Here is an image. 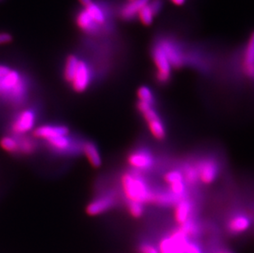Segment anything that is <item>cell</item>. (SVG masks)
Masks as SVG:
<instances>
[{
    "mask_svg": "<svg viewBox=\"0 0 254 253\" xmlns=\"http://www.w3.org/2000/svg\"><path fill=\"white\" fill-rule=\"evenodd\" d=\"M69 130L64 126H52V125H44L39 126L34 131V136L37 138L42 139L45 141H51L52 139L59 136H67Z\"/></svg>",
    "mask_w": 254,
    "mask_h": 253,
    "instance_id": "cell-10",
    "label": "cell"
},
{
    "mask_svg": "<svg viewBox=\"0 0 254 253\" xmlns=\"http://www.w3.org/2000/svg\"><path fill=\"white\" fill-rule=\"evenodd\" d=\"M0 146L2 150L9 153L18 152L17 138L13 136H5L0 140Z\"/></svg>",
    "mask_w": 254,
    "mask_h": 253,
    "instance_id": "cell-20",
    "label": "cell"
},
{
    "mask_svg": "<svg viewBox=\"0 0 254 253\" xmlns=\"http://www.w3.org/2000/svg\"><path fill=\"white\" fill-rule=\"evenodd\" d=\"M193 207L191 201H189L187 199H182L180 201H178L175 205V220L179 225H185V223L192 220V214Z\"/></svg>",
    "mask_w": 254,
    "mask_h": 253,
    "instance_id": "cell-12",
    "label": "cell"
},
{
    "mask_svg": "<svg viewBox=\"0 0 254 253\" xmlns=\"http://www.w3.org/2000/svg\"><path fill=\"white\" fill-rule=\"evenodd\" d=\"M149 6L151 7L152 12H154L155 16L158 15L162 9L163 7V1L162 0H150Z\"/></svg>",
    "mask_w": 254,
    "mask_h": 253,
    "instance_id": "cell-28",
    "label": "cell"
},
{
    "mask_svg": "<svg viewBox=\"0 0 254 253\" xmlns=\"http://www.w3.org/2000/svg\"><path fill=\"white\" fill-rule=\"evenodd\" d=\"M36 123V115L31 110H22L19 113L14 122L12 123V131L13 133L18 136H22L27 133L33 128Z\"/></svg>",
    "mask_w": 254,
    "mask_h": 253,
    "instance_id": "cell-7",
    "label": "cell"
},
{
    "mask_svg": "<svg viewBox=\"0 0 254 253\" xmlns=\"http://www.w3.org/2000/svg\"><path fill=\"white\" fill-rule=\"evenodd\" d=\"M79 1L82 2V4L86 6V7L91 4V2H92V0H79Z\"/></svg>",
    "mask_w": 254,
    "mask_h": 253,
    "instance_id": "cell-33",
    "label": "cell"
},
{
    "mask_svg": "<svg viewBox=\"0 0 254 253\" xmlns=\"http://www.w3.org/2000/svg\"><path fill=\"white\" fill-rule=\"evenodd\" d=\"M151 57L156 65V80L161 84H166L170 81L172 66L167 55L159 44L154 46L151 51Z\"/></svg>",
    "mask_w": 254,
    "mask_h": 253,
    "instance_id": "cell-3",
    "label": "cell"
},
{
    "mask_svg": "<svg viewBox=\"0 0 254 253\" xmlns=\"http://www.w3.org/2000/svg\"><path fill=\"white\" fill-rule=\"evenodd\" d=\"M127 210L133 218H140L143 215V204L137 202L127 203Z\"/></svg>",
    "mask_w": 254,
    "mask_h": 253,
    "instance_id": "cell-25",
    "label": "cell"
},
{
    "mask_svg": "<svg viewBox=\"0 0 254 253\" xmlns=\"http://www.w3.org/2000/svg\"><path fill=\"white\" fill-rule=\"evenodd\" d=\"M137 109L143 116L146 125L148 126L149 131L154 138L156 140H163L166 136V128L158 114L154 110L153 105H147L138 101Z\"/></svg>",
    "mask_w": 254,
    "mask_h": 253,
    "instance_id": "cell-2",
    "label": "cell"
},
{
    "mask_svg": "<svg viewBox=\"0 0 254 253\" xmlns=\"http://www.w3.org/2000/svg\"><path fill=\"white\" fill-rule=\"evenodd\" d=\"M185 253H203L200 249V247L193 242H189Z\"/></svg>",
    "mask_w": 254,
    "mask_h": 253,
    "instance_id": "cell-29",
    "label": "cell"
},
{
    "mask_svg": "<svg viewBox=\"0 0 254 253\" xmlns=\"http://www.w3.org/2000/svg\"><path fill=\"white\" fill-rule=\"evenodd\" d=\"M51 147L60 152L68 151L71 147V141L67 136H61L47 141Z\"/></svg>",
    "mask_w": 254,
    "mask_h": 253,
    "instance_id": "cell-17",
    "label": "cell"
},
{
    "mask_svg": "<svg viewBox=\"0 0 254 253\" xmlns=\"http://www.w3.org/2000/svg\"><path fill=\"white\" fill-rule=\"evenodd\" d=\"M115 203V196L112 194H105L95 199L87 205L86 213L91 216L101 215L113 207Z\"/></svg>",
    "mask_w": 254,
    "mask_h": 253,
    "instance_id": "cell-8",
    "label": "cell"
},
{
    "mask_svg": "<svg viewBox=\"0 0 254 253\" xmlns=\"http://www.w3.org/2000/svg\"><path fill=\"white\" fill-rule=\"evenodd\" d=\"M82 150L86 155V159L88 160L89 163L93 167L99 168L102 164L101 156L99 152V150L95 144L90 141H86L83 144Z\"/></svg>",
    "mask_w": 254,
    "mask_h": 253,
    "instance_id": "cell-15",
    "label": "cell"
},
{
    "mask_svg": "<svg viewBox=\"0 0 254 253\" xmlns=\"http://www.w3.org/2000/svg\"><path fill=\"white\" fill-rule=\"evenodd\" d=\"M79 62V60L73 55H70L69 57L67 58L64 70V77L66 81L72 82V79L77 72Z\"/></svg>",
    "mask_w": 254,
    "mask_h": 253,
    "instance_id": "cell-16",
    "label": "cell"
},
{
    "mask_svg": "<svg viewBox=\"0 0 254 253\" xmlns=\"http://www.w3.org/2000/svg\"><path fill=\"white\" fill-rule=\"evenodd\" d=\"M123 191L128 202H152L154 191L138 173H125L121 178Z\"/></svg>",
    "mask_w": 254,
    "mask_h": 253,
    "instance_id": "cell-1",
    "label": "cell"
},
{
    "mask_svg": "<svg viewBox=\"0 0 254 253\" xmlns=\"http://www.w3.org/2000/svg\"><path fill=\"white\" fill-rule=\"evenodd\" d=\"M12 41V37L8 33H0V45L10 43Z\"/></svg>",
    "mask_w": 254,
    "mask_h": 253,
    "instance_id": "cell-30",
    "label": "cell"
},
{
    "mask_svg": "<svg viewBox=\"0 0 254 253\" xmlns=\"http://www.w3.org/2000/svg\"><path fill=\"white\" fill-rule=\"evenodd\" d=\"M170 1L174 4L177 5V6H182V5L185 4L187 0H170Z\"/></svg>",
    "mask_w": 254,
    "mask_h": 253,
    "instance_id": "cell-32",
    "label": "cell"
},
{
    "mask_svg": "<svg viewBox=\"0 0 254 253\" xmlns=\"http://www.w3.org/2000/svg\"><path fill=\"white\" fill-rule=\"evenodd\" d=\"M18 142V152L30 155L36 149V144L31 139L27 137H20L17 138Z\"/></svg>",
    "mask_w": 254,
    "mask_h": 253,
    "instance_id": "cell-23",
    "label": "cell"
},
{
    "mask_svg": "<svg viewBox=\"0 0 254 253\" xmlns=\"http://www.w3.org/2000/svg\"><path fill=\"white\" fill-rule=\"evenodd\" d=\"M138 251L139 253H160L157 247L154 246L153 244H149V243L141 244Z\"/></svg>",
    "mask_w": 254,
    "mask_h": 253,
    "instance_id": "cell-27",
    "label": "cell"
},
{
    "mask_svg": "<svg viewBox=\"0 0 254 253\" xmlns=\"http://www.w3.org/2000/svg\"><path fill=\"white\" fill-rule=\"evenodd\" d=\"M150 0H132L128 1L126 4L120 10V17L125 21H132L135 17H137V14L140 10L146 6Z\"/></svg>",
    "mask_w": 254,
    "mask_h": 253,
    "instance_id": "cell-13",
    "label": "cell"
},
{
    "mask_svg": "<svg viewBox=\"0 0 254 253\" xmlns=\"http://www.w3.org/2000/svg\"><path fill=\"white\" fill-rule=\"evenodd\" d=\"M243 70L246 76L254 79V31L243 53Z\"/></svg>",
    "mask_w": 254,
    "mask_h": 253,
    "instance_id": "cell-11",
    "label": "cell"
},
{
    "mask_svg": "<svg viewBox=\"0 0 254 253\" xmlns=\"http://www.w3.org/2000/svg\"><path fill=\"white\" fill-rule=\"evenodd\" d=\"M148 3L146 6H144L137 14V17L141 22V24L145 25V26H150L152 24L154 18L156 17Z\"/></svg>",
    "mask_w": 254,
    "mask_h": 253,
    "instance_id": "cell-21",
    "label": "cell"
},
{
    "mask_svg": "<svg viewBox=\"0 0 254 253\" xmlns=\"http://www.w3.org/2000/svg\"><path fill=\"white\" fill-rule=\"evenodd\" d=\"M251 225V220L245 214H236L230 218L228 222L227 228L230 233L233 234H242L247 231Z\"/></svg>",
    "mask_w": 254,
    "mask_h": 253,
    "instance_id": "cell-14",
    "label": "cell"
},
{
    "mask_svg": "<svg viewBox=\"0 0 254 253\" xmlns=\"http://www.w3.org/2000/svg\"><path fill=\"white\" fill-rule=\"evenodd\" d=\"M128 165L137 171H146L153 167L155 159L146 149H137L127 157Z\"/></svg>",
    "mask_w": 254,
    "mask_h": 253,
    "instance_id": "cell-6",
    "label": "cell"
},
{
    "mask_svg": "<svg viewBox=\"0 0 254 253\" xmlns=\"http://www.w3.org/2000/svg\"><path fill=\"white\" fill-rule=\"evenodd\" d=\"M86 13L90 16L94 22L99 23V24H102L105 22L106 17H105L104 12L97 5L95 4L94 2H91V4L86 6Z\"/></svg>",
    "mask_w": 254,
    "mask_h": 253,
    "instance_id": "cell-18",
    "label": "cell"
},
{
    "mask_svg": "<svg viewBox=\"0 0 254 253\" xmlns=\"http://www.w3.org/2000/svg\"><path fill=\"white\" fill-rule=\"evenodd\" d=\"M90 81H91L90 70L85 63L80 61L76 74L71 82L72 88L76 92L82 93L88 87Z\"/></svg>",
    "mask_w": 254,
    "mask_h": 253,
    "instance_id": "cell-9",
    "label": "cell"
},
{
    "mask_svg": "<svg viewBox=\"0 0 254 253\" xmlns=\"http://www.w3.org/2000/svg\"><path fill=\"white\" fill-rule=\"evenodd\" d=\"M77 22H78L80 27H82L84 30H90L93 26L94 23H96L86 13V12H82L79 15Z\"/></svg>",
    "mask_w": 254,
    "mask_h": 253,
    "instance_id": "cell-26",
    "label": "cell"
},
{
    "mask_svg": "<svg viewBox=\"0 0 254 253\" xmlns=\"http://www.w3.org/2000/svg\"><path fill=\"white\" fill-rule=\"evenodd\" d=\"M199 181L204 184H211L218 176L219 166L216 160L211 158H204L195 165Z\"/></svg>",
    "mask_w": 254,
    "mask_h": 253,
    "instance_id": "cell-5",
    "label": "cell"
},
{
    "mask_svg": "<svg viewBox=\"0 0 254 253\" xmlns=\"http://www.w3.org/2000/svg\"><path fill=\"white\" fill-rule=\"evenodd\" d=\"M137 98L140 102L145 103L147 105H153L155 103L153 92L146 86H141L137 90Z\"/></svg>",
    "mask_w": 254,
    "mask_h": 253,
    "instance_id": "cell-22",
    "label": "cell"
},
{
    "mask_svg": "<svg viewBox=\"0 0 254 253\" xmlns=\"http://www.w3.org/2000/svg\"><path fill=\"white\" fill-rule=\"evenodd\" d=\"M164 179L168 185L176 183V182L183 181V180L185 181L182 171L178 170H170L169 172L166 173L165 176H164Z\"/></svg>",
    "mask_w": 254,
    "mask_h": 253,
    "instance_id": "cell-24",
    "label": "cell"
},
{
    "mask_svg": "<svg viewBox=\"0 0 254 253\" xmlns=\"http://www.w3.org/2000/svg\"><path fill=\"white\" fill-rule=\"evenodd\" d=\"M10 72V69H8L7 67H3V66H0V78H2L3 76Z\"/></svg>",
    "mask_w": 254,
    "mask_h": 253,
    "instance_id": "cell-31",
    "label": "cell"
},
{
    "mask_svg": "<svg viewBox=\"0 0 254 253\" xmlns=\"http://www.w3.org/2000/svg\"><path fill=\"white\" fill-rule=\"evenodd\" d=\"M182 174L185 184L187 185H194L198 181L197 169L195 165H185V167L183 169Z\"/></svg>",
    "mask_w": 254,
    "mask_h": 253,
    "instance_id": "cell-19",
    "label": "cell"
},
{
    "mask_svg": "<svg viewBox=\"0 0 254 253\" xmlns=\"http://www.w3.org/2000/svg\"><path fill=\"white\" fill-rule=\"evenodd\" d=\"M189 242L187 235L178 229L161 239L159 244V252L160 253H185Z\"/></svg>",
    "mask_w": 254,
    "mask_h": 253,
    "instance_id": "cell-4",
    "label": "cell"
},
{
    "mask_svg": "<svg viewBox=\"0 0 254 253\" xmlns=\"http://www.w3.org/2000/svg\"><path fill=\"white\" fill-rule=\"evenodd\" d=\"M127 1H132V0H127Z\"/></svg>",
    "mask_w": 254,
    "mask_h": 253,
    "instance_id": "cell-35",
    "label": "cell"
},
{
    "mask_svg": "<svg viewBox=\"0 0 254 253\" xmlns=\"http://www.w3.org/2000/svg\"><path fill=\"white\" fill-rule=\"evenodd\" d=\"M216 253H231V252L227 251V250H224V249H222V250H219V251L216 252Z\"/></svg>",
    "mask_w": 254,
    "mask_h": 253,
    "instance_id": "cell-34",
    "label": "cell"
}]
</instances>
